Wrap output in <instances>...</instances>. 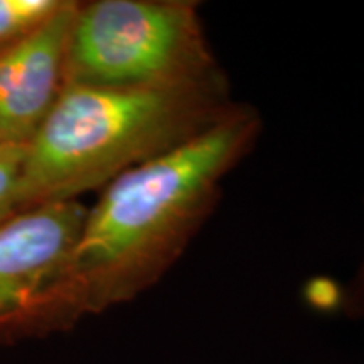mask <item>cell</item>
I'll use <instances>...</instances> for the list:
<instances>
[{
	"instance_id": "6da1fadb",
	"label": "cell",
	"mask_w": 364,
	"mask_h": 364,
	"mask_svg": "<svg viewBox=\"0 0 364 364\" xmlns=\"http://www.w3.org/2000/svg\"><path fill=\"white\" fill-rule=\"evenodd\" d=\"M262 132L260 112L240 103L220 124L105 186L59 275L61 331L159 284L215 213L223 182Z\"/></svg>"
},
{
	"instance_id": "7a4b0ae2",
	"label": "cell",
	"mask_w": 364,
	"mask_h": 364,
	"mask_svg": "<svg viewBox=\"0 0 364 364\" xmlns=\"http://www.w3.org/2000/svg\"><path fill=\"white\" fill-rule=\"evenodd\" d=\"M226 75L169 88L65 85L26 144L19 211L75 201L238 108Z\"/></svg>"
},
{
	"instance_id": "3957f363",
	"label": "cell",
	"mask_w": 364,
	"mask_h": 364,
	"mask_svg": "<svg viewBox=\"0 0 364 364\" xmlns=\"http://www.w3.org/2000/svg\"><path fill=\"white\" fill-rule=\"evenodd\" d=\"M221 75L194 0L78 2L65 85L169 88Z\"/></svg>"
},
{
	"instance_id": "277c9868",
	"label": "cell",
	"mask_w": 364,
	"mask_h": 364,
	"mask_svg": "<svg viewBox=\"0 0 364 364\" xmlns=\"http://www.w3.org/2000/svg\"><path fill=\"white\" fill-rule=\"evenodd\" d=\"M86 211L80 199L51 203L0 226V343L61 331L56 285Z\"/></svg>"
},
{
	"instance_id": "5b68a950",
	"label": "cell",
	"mask_w": 364,
	"mask_h": 364,
	"mask_svg": "<svg viewBox=\"0 0 364 364\" xmlns=\"http://www.w3.org/2000/svg\"><path fill=\"white\" fill-rule=\"evenodd\" d=\"M76 0L39 29L0 53V139L26 145L51 112L66 76V53Z\"/></svg>"
},
{
	"instance_id": "8992f818",
	"label": "cell",
	"mask_w": 364,
	"mask_h": 364,
	"mask_svg": "<svg viewBox=\"0 0 364 364\" xmlns=\"http://www.w3.org/2000/svg\"><path fill=\"white\" fill-rule=\"evenodd\" d=\"M66 0H0V53L48 22Z\"/></svg>"
},
{
	"instance_id": "52a82bcc",
	"label": "cell",
	"mask_w": 364,
	"mask_h": 364,
	"mask_svg": "<svg viewBox=\"0 0 364 364\" xmlns=\"http://www.w3.org/2000/svg\"><path fill=\"white\" fill-rule=\"evenodd\" d=\"M26 145H0V226L19 215V186Z\"/></svg>"
},
{
	"instance_id": "ba28073f",
	"label": "cell",
	"mask_w": 364,
	"mask_h": 364,
	"mask_svg": "<svg viewBox=\"0 0 364 364\" xmlns=\"http://www.w3.org/2000/svg\"><path fill=\"white\" fill-rule=\"evenodd\" d=\"M343 302L346 309H348L349 316H364V260L359 265L349 289L344 292Z\"/></svg>"
},
{
	"instance_id": "9c48e42d",
	"label": "cell",
	"mask_w": 364,
	"mask_h": 364,
	"mask_svg": "<svg viewBox=\"0 0 364 364\" xmlns=\"http://www.w3.org/2000/svg\"><path fill=\"white\" fill-rule=\"evenodd\" d=\"M0 145H4V140L2 139H0Z\"/></svg>"
}]
</instances>
